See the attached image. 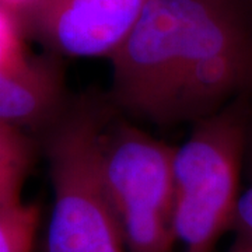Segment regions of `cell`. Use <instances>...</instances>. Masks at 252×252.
<instances>
[{
	"label": "cell",
	"instance_id": "cell-1",
	"mask_svg": "<svg viewBox=\"0 0 252 252\" xmlns=\"http://www.w3.org/2000/svg\"><path fill=\"white\" fill-rule=\"evenodd\" d=\"M223 58H252V14L238 0H150L109 59L115 98L136 117L172 122L192 73Z\"/></svg>",
	"mask_w": 252,
	"mask_h": 252
},
{
	"label": "cell",
	"instance_id": "cell-2",
	"mask_svg": "<svg viewBox=\"0 0 252 252\" xmlns=\"http://www.w3.org/2000/svg\"><path fill=\"white\" fill-rule=\"evenodd\" d=\"M247 114L244 101H235L203 118L175 149L170 252H213L231 228L241 195Z\"/></svg>",
	"mask_w": 252,
	"mask_h": 252
},
{
	"label": "cell",
	"instance_id": "cell-3",
	"mask_svg": "<svg viewBox=\"0 0 252 252\" xmlns=\"http://www.w3.org/2000/svg\"><path fill=\"white\" fill-rule=\"evenodd\" d=\"M102 129L89 111L62 118L46 142L54 206L48 252H125L101 175Z\"/></svg>",
	"mask_w": 252,
	"mask_h": 252
},
{
	"label": "cell",
	"instance_id": "cell-4",
	"mask_svg": "<svg viewBox=\"0 0 252 252\" xmlns=\"http://www.w3.org/2000/svg\"><path fill=\"white\" fill-rule=\"evenodd\" d=\"M174 153L135 126L102 133L101 175L129 252L171 251Z\"/></svg>",
	"mask_w": 252,
	"mask_h": 252
},
{
	"label": "cell",
	"instance_id": "cell-5",
	"mask_svg": "<svg viewBox=\"0 0 252 252\" xmlns=\"http://www.w3.org/2000/svg\"><path fill=\"white\" fill-rule=\"evenodd\" d=\"M150 0H41L21 16L24 28L54 52L111 59Z\"/></svg>",
	"mask_w": 252,
	"mask_h": 252
},
{
	"label": "cell",
	"instance_id": "cell-6",
	"mask_svg": "<svg viewBox=\"0 0 252 252\" xmlns=\"http://www.w3.org/2000/svg\"><path fill=\"white\" fill-rule=\"evenodd\" d=\"M61 93L56 67L45 59L21 70H0V119L21 127L41 125L55 117Z\"/></svg>",
	"mask_w": 252,
	"mask_h": 252
},
{
	"label": "cell",
	"instance_id": "cell-7",
	"mask_svg": "<svg viewBox=\"0 0 252 252\" xmlns=\"http://www.w3.org/2000/svg\"><path fill=\"white\" fill-rule=\"evenodd\" d=\"M32 161V144L23 127L0 119V206L16 205Z\"/></svg>",
	"mask_w": 252,
	"mask_h": 252
},
{
	"label": "cell",
	"instance_id": "cell-8",
	"mask_svg": "<svg viewBox=\"0 0 252 252\" xmlns=\"http://www.w3.org/2000/svg\"><path fill=\"white\" fill-rule=\"evenodd\" d=\"M38 221L36 205L0 206V252H31Z\"/></svg>",
	"mask_w": 252,
	"mask_h": 252
},
{
	"label": "cell",
	"instance_id": "cell-9",
	"mask_svg": "<svg viewBox=\"0 0 252 252\" xmlns=\"http://www.w3.org/2000/svg\"><path fill=\"white\" fill-rule=\"evenodd\" d=\"M24 31L21 17L0 6V70H21L36 59L28 54Z\"/></svg>",
	"mask_w": 252,
	"mask_h": 252
},
{
	"label": "cell",
	"instance_id": "cell-10",
	"mask_svg": "<svg viewBox=\"0 0 252 252\" xmlns=\"http://www.w3.org/2000/svg\"><path fill=\"white\" fill-rule=\"evenodd\" d=\"M231 228L237 233V238L252 244V184L238 198Z\"/></svg>",
	"mask_w": 252,
	"mask_h": 252
},
{
	"label": "cell",
	"instance_id": "cell-11",
	"mask_svg": "<svg viewBox=\"0 0 252 252\" xmlns=\"http://www.w3.org/2000/svg\"><path fill=\"white\" fill-rule=\"evenodd\" d=\"M41 0H0V6L14 11L20 17L26 14L28 10L32 9Z\"/></svg>",
	"mask_w": 252,
	"mask_h": 252
},
{
	"label": "cell",
	"instance_id": "cell-12",
	"mask_svg": "<svg viewBox=\"0 0 252 252\" xmlns=\"http://www.w3.org/2000/svg\"><path fill=\"white\" fill-rule=\"evenodd\" d=\"M230 252H252V244L237 238V241L233 245V248L230 250Z\"/></svg>",
	"mask_w": 252,
	"mask_h": 252
}]
</instances>
